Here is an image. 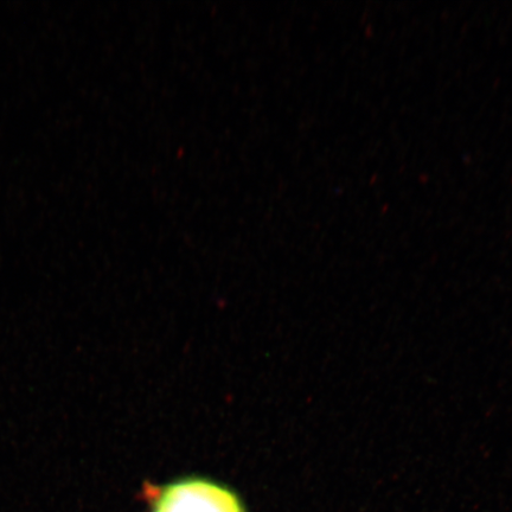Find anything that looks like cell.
I'll list each match as a JSON object with an SVG mask.
<instances>
[{"instance_id":"6da1fadb","label":"cell","mask_w":512,"mask_h":512,"mask_svg":"<svg viewBox=\"0 0 512 512\" xmlns=\"http://www.w3.org/2000/svg\"><path fill=\"white\" fill-rule=\"evenodd\" d=\"M153 512H245L240 498L222 484L188 477L157 492Z\"/></svg>"}]
</instances>
